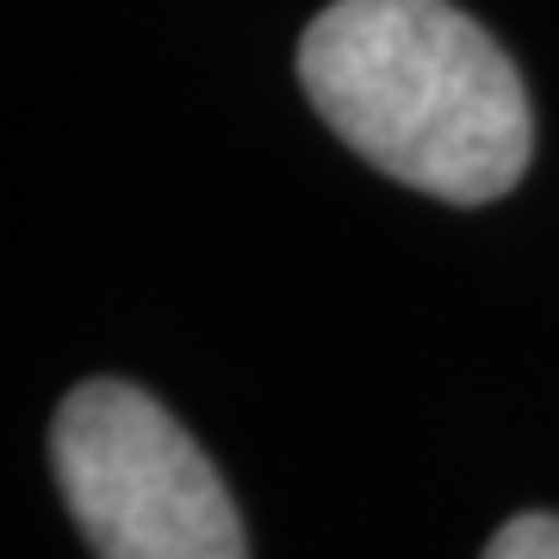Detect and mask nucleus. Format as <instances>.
Masks as SVG:
<instances>
[{"label":"nucleus","mask_w":559,"mask_h":559,"mask_svg":"<svg viewBox=\"0 0 559 559\" xmlns=\"http://www.w3.org/2000/svg\"><path fill=\"white\" fill-rule=\"evenodd\" d=\"M299 81L360 162L429 200L491 205L528 175V87L454 0L323 7L299 38Z\"/></svg>","instance_id":"obj_1"},{"label":"nucleus","mask_w":559,"mask_h":559,"mask_svg":"<svg viewBox=\"0 0 559 559\" xmlns=\"http://www.w3.org/2000/svg\"><path fill=\"white\" fill-rule=\"evenodd\" d=\"M50 466L94 559H249L218 466L138 385H75L50 423Z\"/></svg>","instance_id":"obj_2"},{"label":"nucleus","mask_w":559,"mask_h":559,"mask_svg":"<svg viewBox=\"0 0 559 559\" xmlns=\"http://www.w3.org/2000/svg\"><path fill=\"white\" fill-rule=\"evenodd\" d=\"M479 559H559V516H547V510L510 516Z\"/></svg>","instance_id":"obj_3"}]
</instances>
